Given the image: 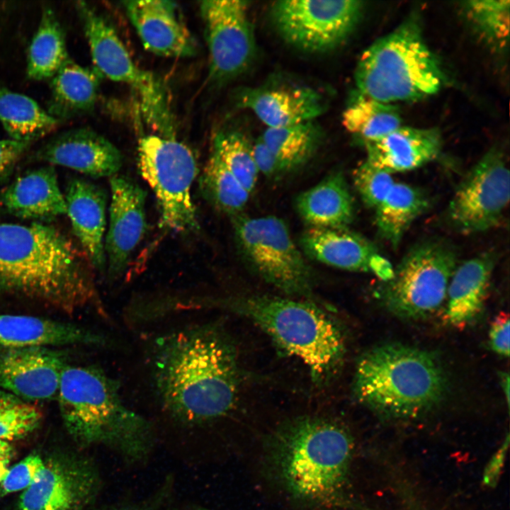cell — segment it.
Masks as SVG:
<instances>
[{
  "label": "cell",
  "instance_id": "cell-1",
  "mask_svg": "<svg viewBox=\"0 0 510 510\" xmlns=\"http://www.w3.org/2000/svg\"><path fill=\"white\" fill-rule=\"evenodd\" d=\"M153 379L163 408L174 419L198 424L233 407L239 372L234 345L215 324L196 325L160 339Z\"/></svg>",
  "mask_w": 510,
  "mask_h": 510
},
{
  "label": "cell",
  "instance_id": "cell-2",
  "mask_svg": "<svg viewBox=\"0 0 510 510\" xmlns=\"http://www.w3.org/2000/svg\"><path fill=\"white\" fill-rule=\"evenodd\" d=\"M0 292L67 314L90 306L106 315L85 261L52 225L0 223Z\"/></svg>",
  "mask_w": 510,
  "mask_h": 510
},
{
  "label": "cell",
  "instance_id": "cell-3",
  "mask_svg": "<svg viewBox=\"0 0 510 510\" xmlns=\"http://www.w3.org/2000/svg\"><path fill=\"white\" fill-rule=\"evenodd\" d=\"M267 446L274 475L294 499L327 508L353 506L346 488L355 446L344 427L300 417L275 431Z\"/></svg>",
  "mask_w": 510,
  "mask_h": 510
},
{
  "label": "cell",
  "instance_id": "cell-4",
  "mask_svg": "<svg viewBox=\"0 0 510 510\" xmlns=\"http://www.w3.org/2000/svg\"><path fill=\"white\" fill-rule=\"evenodd\" d=\"M448 378L431 352L400 343L375 346L358 360L353 390L358 401L383 418L421 417L436 408Z\"/></svg>",
  "mask_w": 510,
  "mask_h": 510
},
{
  "label": "cell",
  "instance_id": "cell-5",
  "mask_svg": "<svg viewBox=\"0 0 510 510\" xmlns=\"http://www.w3.org/2000/svg\"><path fill=\"white\" fill-rule=\"evenodd\" d=\"M57 399L64 426L79 443L106 445L130 459L151 448V425L125 404L116 382L101 369L67 363Z\"/></svg>",
  "mask_w": 510,
  "mask_h": 510
},
{
  "label": "cell",
  "instance_id": "cell-6",
  "mask_svg": "<svg viewBox=\"0 0 510 510\" xmlns=\"http://www.w3.org/2000/svg\"><path fill=\"white\" fill-rule=\"evenodd\" d=\"M249 319L285 351L300 358L313 380L323 382L341 368L346 344L335 321L311 302L266 295L203 302Z\"/></svg>",
  "mask_w": 510,
  "mask_h": 510
},
{
  "label": "cell",
  "instance_id": "cell-7",
  "mask_svg": "<svg viewBox=\"0 0 510 510\" xmlns=\"http://www.w3.org/2000/svg\"><path fill=\"white\" fill-rule=\"evenodd\" d=\"M354 79L360 94L393 104L435 94L446 77L413 18L364 50L357 62Z\"/></svg>",
  "mask_w": 510,
  "mask_h": 510
},
{
  "label": "cell",
  "instance_id": "cell-8",
  "mask_svg": "<svg viewBox=\"0 0 510 510\" xmlns=\"http://www.w3.org/2000/svg\"><path fill=\"white\" fill-rule=\"evenodd\" d=\"M137 160L155 195L161 227L181 234L197 231L191 187L198 169L191 150L175 137L147 135L138 140Z\"/></svg>",
  "mask_w": 510,
  "mask_h": 510
},
{
  "label": "cell",
  "instance_id": "cell-9",
  "mask_svg": "<svg viewBox=\"0 0 510 510\" xmlns=\"http://www.w3.org/2000/svg\"><path fill=\"white\" fill-rule=\"evenodd\" d=\"M457 254L446 242L428 240L412 248L381 289L385 307L406 320L424 319L446 299Z\"/></svg>",
  "mask_w": 510,
  "mask_h": 510
},
{
  "label": "cell",
  "instance_id": "cell-10",
  "mask_svg": "<svg viewBox=\"0 0 510 510\" xmlns=\"http://www.w3.org/2000/svg\"><path fill=\"white\" fill-rule=\"evenodd\" d=\"M94 68L109 79L129 85L137 94L147 123L160 135L175 137V123L164 85L133 62L114 28L89 5L76 4Z\"/></svg>",
  "mask_w": 510,
  "mask_h": 510
},
{
  "label": "cell",
  "instance_id": "cell-11",
  "mask_svg": "<svg viewBox=\"0 0 510 510\" xmlns=\"http://www.w3.org/2000/svg\"><path fill=\"white\" fill-rule=\"evenodd\" d=\"M232 223L239 249L258 276L285 294L311 296L312 271L283 220L239 214Z\"/></svg>",
  "mask_w": 510,
  "mask_h": 510
},
{
  "label": "cell",
  "instance_id": "cell-12",
  "mask_svg": "<svg viewBox=\"0 0 510 510\" xmlns=\"http://www.w3.org/2000/svg\"><path fill=\"white\" fill-rule=\"evenodd\" d=\"M357 0H283L271 8L273 21L282 38L309 52L332 50L350 36L362 16Z\"/></svg>",
  "mask_w": 510,
  "mask_h": 510
},
{
  "label": "cell",
  "instance_id": "cell-13",
  "mask_svg": "<svg viewBox=\"0 0 510 510\" xmlns=\"http://www.w3.org/2000/svg\"><path fill=\"white\" fill-rule=\"evenodd\" d=\"M248 8L249 2L242 0L200 3L213 82L226 83L237 77L254 59L256 42Z\"/></svg>",
  "mask_w": 510,
  "mask_h": 510
},
{
  "label": "cell",
  "instance_id": "cell-14",
  "mask_svg": "<svg viewBox=\"0 0 510 510\" xmlns=\"http://www.w3.org/2000/svg\"><path fill=\"white\" fill-rule=\"evenodd\" d=\"M509 194V169L503 154L492 149L458 187L448 206V217L461 232L486 231L499 223Z\"/></svg>",
  "mask_w": 510,
  "mask_h": 510
},
{
  "label": "cell",
  "instance_id": "cell-15",
  "mask_svg": "<svg viewBox=\"0 0 510 510\" xmlns=\"http://www.w3.org/2000/svg\"><path fill=\"white\" fill-rule=\"evenodd\" d=\"M98 485L95 470L76 458L44 461L33 482L22 492L19 510H81Z\"/></svg>",
  "mask_w": 510,
  "mask_h": 510
},
{
  "label": "cell",
  "instance_id": "cell-16",
  "mask_svg": "<svg viewBox=\"0 0 510 510\" xmlns=\"http://www.w3.org/2000/svg\"><path fill=\"white\" fill-rule=\"evenodd\" d=\"M109 225L104 243L109 278L120 277L147 231L146 192L125 176H110Z\"/></svg>",
  "mask_w": 510,
  "mask_h": 510
},
{
  "label": "cell",
  "instance_id": "cell-17",
  "mask_svg": "<svg viewBox=\"0 0 510 510\" xmlns=\"http://www.w3.org/2000/svg\"><path fill=\"white\" fill-rule=\"evenodd\" d=\"M66 364L51 347H0V389L30 402L52 400Z\"/></svg>",
  "mask_w": 510,
  "mask_h": 510
},
{
  "label": "cell",
  "instance_id": "cell-18",
  "mask_svg": "<svg viewBox=\"0 0 510 510\" xmlns=\"http://www.w3.org/2000/svg\"><path fill=\"white\" fill-rule=\"evenodd\" d=\"M300 245L307 256L326 265L372 272L385 282L392 277L394 268L375 245L347 227H309L301 235Z\"/></svg>",
  "mask_w": 510,
  "mask_h": 510
},
{
  "label": "cell",
  "instance_id": "cell-19",
  "mask_svg": "<svg viewBox=\"0 0 510 510\" xmlns=\"http://www.w3.org/2000/svg\"><path fill=\"white\" fill-rule=\"evenodd\" d=\"M33 159L95 178L115 175L123 163L119 149L111 142L86 128L52 136L35 152Z\"/></svg>",
  "mask_w": 510,
  "mask_h": 510
},
{
  "label": "cell",
  "instance_id": "cell-20",
  "mask_svg": "<svg viewBox=\"0 0 510 510\" xmlns=\"http://www.w3.org/2000/svg\"><path fill=\"white\" fill-rule=\"evenodd\" d=\"M126 13L144 47L157 55L188 57L197 45L183 21L178 6L170 1L123 2Z\"/></svg>",
  "mask_w": 510,
  "mask_h": 510
},
{
  "label": "cell",
  "instance_id": "cell-21",
  "mask_svg": "<svg viewBox=\"0 0 510 510\" xmlns=\"http://www.w3.org/2000/svg\"><path fill=\"white\" fill-rule=\"evenodd\" d=\"M237 102L240 108L251 110L267 128L312 121L324 110L321 95L305 86L244 88Z\"/></svg>",
  "mask_w": 510,
  "mask_h": 510
},
{
  "label": "cell",
  "instance_id": "cell-22",
  "mask_svg": "<svg viewBox=\"0 0 510 510\" xmlns=\"http://www.w3.org/2000/svg\"><path fill=\"white\" fill-rule=\"evenodd\" d=\"M364 144L366 161L392 174L416 169L437 157L441 136L434 128L401 125L387 135Z\"/></svg>",
  "mask_w": 510,
  "mask_h": 510
},
{
  "label": "cell",
  "instance_id": "cell-23",
  "mask_svg": "<svg viewBox=\"0 0 510 510\" xmlns=\"http://www.w3.org/2000/svg\"><path fill=\"white\" fill-rule=\"evenodd\" d=\"M0 205L11 215L22 219L51 220L67 214L53 166L26 171L0 193Z\"/></svg>",
  "mask_w": 510,
  "mask_h": 510
},
{
  "label": "cell",
  "instance_id": "cell-24",
  "mask_svg": "<svg viewBox=\"0 0 510 510\" xmlns=\"http://www.w3.org/2000/svg\"><path fill=\"white\" fill-rule=\"evenodd\" d=\"M64 199L67 214L91 265L103 270L106 263L103 236L106 230V196L98 186L84 179L68 182Z\"/></svg>",
  "mask_w": 510,
  "mask_h": 510
},
{
  "label": "cell",
  "instance_id": "cell-25",
  "mask_svg": "<svg viewBox=\"0 0 510 510\" xmlns=\"http://www.w3.org/2000/svg\"><path fill=\"white\" fill-rule=\"evenodd\" d=\"M104 338L82 327L36 316L0 314V347L98 346Z\"/></svg>",
  "mask_w": 510,
  "mask_h": 510
},
{
  "label": "cell",
  "instance_id": "cell-26",
  "mask_svg": "<svg viewBox=\"0 0 510 510\" xmlns=\"http://www.w3.org/2000/svg\"><path fill=\"white\" fill-rule=\"evenodd\" d=\"M494 262V256L485 253L457 265L446 299V318L450 324L465 327L481 312Z\"/></svg>",
  "mask_w": 510,
  "mask_h": 510
},
{
  "label": "cell",
  "instance_id": "cell-27",
  "mask_svg": "<svg viewBox=\"0 0 510 510\" xmlns=\"http://www.w3.org/2000/svg\"><path fill=\"white\" fill-rule=\"evenodd\" d=\"M102 75L71 58L50 79L47 112L60 123L91 112L95 107Z\"/></svg>",
  "mask_w": 510,
  "mask_h": 510
},
{
  "label": "cell",
  "instance_id": "cell-28",
  "mask_svg": "<svg viewBox=\"0 0 510 510\" xmlns=\"http://www.w3.org/2000/svg\"><path fill=\"white\" fill-rule=\"evenodd\" d=\"M296 208L309 227H347L354 217L353 200L340 172L300 194Z\"/></svg>",
  "mask_w": 510,
  "mask_h": 510
},
{
  "label": "cell",
  "instance_id": "cell-29",
  "mask_svg": "<svg viewBox=\"0 0 510 510\" xmlns=\"http://www.w3.org/2000/svg\"><path fill=\"white\" fill-rule=\"evenodd\" d=\"M0 123L9 139L31 144L60 124L35 100L3 85H0Z\"/></svg>",
  "mask_w": 510,
  "mask_h": 510
},
{
  "label": "cell",
  "instance_id": "cell-30",
  "mask_svg": "<svg viewBox=\"0 0 510 510\" xmlns=\"http://www.w3.org/2000/svg\"><path fill=\"white\" fill-rule=\"evenodd\" d=\"M69 59L60 22L52 8L44 6L28 47L27 76L34 81L50 80Z\"/></svg>",
  "mask_w": 510,
  "mask_h": 510
},
{
  "label": "cell",
  "instance_id": "cell-31",
  "mask_svg": "<svg viewBox=\"0 0 510 510\" xmlns=\"http://www.w3.org/2000/svg\"><path fill=\"white\" fill-rule=\"evenodd\" d=\"M428 200L418 188L395 183L375 208V224L380 236L396 247L412 222L427 208Z\"/></svg>",
  "mask_w": 510,
  "mask_h": 510
},
{
  "label": "cell",
  "instance_id": "cell-32",
  "mask_svg": "<svg viewBox=\"0 0 510 510\" xmlns=\"http://www.w3.org/2000/svg\"><path fill=\"white\" fill-rule=\"evenodd\" d=\"M342 123L363 142L380 139L402 125L398 108L356 92L342 115Z\"/></svg>",
  "mask_w": 510,
  "mask_h": 510
},
{
  "label": "cell",
  "instance_id": "cell-33",
  "mask_svg": "<svg viewBox=\"0 0 510 510\" xmlns=\"http://www.w3.org/2000/svg\"><path fill=\"white\" fill-rule=\"evenodd\" d=\"M283 171L305 163L315 152L321 133L313 121L281 128H267L261 136Z\"/></svg>",
  "mask_w": 510,
  "mask_h": 510
},
{
  "label": "cell",
  "instance_id": "cell-34",
  "mask_svg": "<svg viewBox=\"0 0 510 510\" xmlns=\"http://www.w3.org/2000/svg\"><path fill=\"white\" fill-rule=\"evenodd\" d=\"M199 183L205 199L232 217L240 214L249 198L250 193L212 150L200 176Z\"/></svg>",
  "mask_w": 510,
  "mask_h": 510
},
{
  "label": "cell",
  "instance_id": "cell-35",
  "mask_svg": "<svg viewBox=\"0 0 510 510\" xmlns=\"http://www.w3.org/2000/svg\"><path fill=\"white\" fill-rule=\"evenodd\" d=\"M214 151L242 186L251 193L257 182V169L252 144L241 132L222 130L215 134Z\"/></svg>",
  "mask_w": 510,
  "mask_h": 510
},
{
  "label": "cell",
  "instance_id": "cell-36",
  "mask_svg": "<svg viewBox=\"0 0 510 510\" xmlns=\"http://www.w3.org/2000/svg\"><path fill=\"white\" fill-rule=\"evenodd\" d=\"M466 15L476 31L488 42L503 47L509 37V0L465 2Z\"/></svg>",
  "mask_w": 510,
  "mask_h": 510
},
{
  "label": "cell",
  "instance_id": "cell-37",
  "mask_svg": "<svg viewBox=\"0 0 510 510\" xmlns=\"http://www.w3.org/2000/svg\"><path fill=\"white\" fill-rule=\"evenodd\" d=\"M42 420V411L33 402L0 389V440L11 443L27 436Z\"/></svg>",
  "mask_w": 510,
  "mask_h": 510
},
{
  "label": "cell",
  "instance_id": "cell-38",
  "mask_svg": "<svg viewBox=\"0 0 510 510\" xmlns=\"http://www.w3.org/2000/svg\"><path fill=\"white\" fill-rule=\"evenodd\" d=\"M353 182L364 203L376 208L395 184L392 174L366 160L353 171Z\"/></svg>",
  "mask_w": 510,
  "mask_h": 510
},
{
  "label": "cell",
  "instance_id": "cell-39",
  "mask_svg": "<svg viewBox=\"0 0 510 510\" xmlns=\"http://www.w3.org/2000/svg\"><path fill=\"white\" fill-rule=\"evenodd\" d=\"M44 460L38 454H30L8 468L0 482V499L4 496L24 491L33 482Z\"/></svg>",
  "mask_w": 510,
  "mask_h": 510
},
{
  "label": "cell",
  "instance_id": "cell-40",
  "mask_svg": "<svg viewBox=\"0 0 510 510\" xmlns=\"http://www.w3.org/2000/svg\"><path fill=\"white\" fill-rule=\"evenodd\" d=\"M31 144L9 138L0 140V182L9 177L18 162Z\"/></svg>",
  "mask_w": 510,
  "mask_h": 510
},
{
  "label": "cell",
  "instance_id": "cell-41",
  "mask_svg": "<svg viewBox=\"0 0 510 510\" xmlns=\"http://www.w3.org/2000/svg\"><path fill=\"white\" fill-rule=\"evenodd\" d=\"M509 315L500 312L492 322L489 332V344L496 353L509 357Z\"/></svg>",
  "mask_w": 510,
  "mask_h": 510
},
{
  "label": "cell",
  "instance_id": "cell-42",
  "mask_svg": "<svg viewBox=\"0 0 510 510\" xmlns=\"http://www.w3.org/2000/svg\"><path fill=\"white\" fill-rule=\"evenodd\" d=\"M252 149L259 173L264 176H273L284 172L276 157L261 137L252 144Z\"/></svg>",
  "mask_w": 510,
  "mask_h": 510
},
{
  "label": "cell",
  "instance_id": "cell-43",
  "mask_svg": "<svg viewBox=\"0 0 510 510\" xmlns=\"http://www.w3.org/2000/svg\"><path fill=\"white\" fill-rule=\"evenodd\" d=\"M509 446V436H506L499 448L488 461L482 475V483L488 487H495L498 484L507 450Z\"/></svg>",
  "mask_w": 510,
  "mask_h": 510
},
{
  "label": "cell",
  "instance_id": "cell-44",
  "mask_svg": "<svg viewBox=\"0 0 510 510\" xmlns=\"http://www.w3.org/2000/svg\"><path fill=\"white\" fill-rule=\"evenodd\" d=\"M13 448L10 442L0 440V482L7 472L13 457Z\"/></svg>",
  "mask_w": 510,
  "mask_h": 510
},
{
  "label": "cell",
  "instance_id": "cell-45",
  "mask_svg": "<svg viewBox=\"0 0 510 510\" xmlns=\"http://www.w3.org/2000/svg\"><path fill=\"white\" fill-rule=\"evenodd\" d=\"M500 385L506 397V403L509 407V374L506 372L499 373Z\"/></svg>",
  "mask_w": 510,
  "mask_h": 510
},
{
  "label": "cell",
  "instance_id": "cell-46",
  "mask_svg": "<svg viewBox=\"0 0 510 510\" xmlns=\"http://www.w3.org/2000/svg\"><path fill=\"white\" fill-rule=\"evenodd\" d=\"M110 510H146L142 508H137V507H124V508H118V509H113Z\"/></svg>",
  "mask_w": 510,
  "mask_h": 510
},
{
  "label": "cell",
  "instance_id": "cell-47",
  "mask_svg": "<svg viewBox=\"0 0 510 510\" xmlns=\"http://www.w3.org/2000/svg\"><path fill=\"white\" fill-rule=\"evenodd\" d=\"M196 510H210V509H204V508H198Z\"/></svg>",
  "mask_w": 510,
  "mask_h": 510
}]
</instances>
